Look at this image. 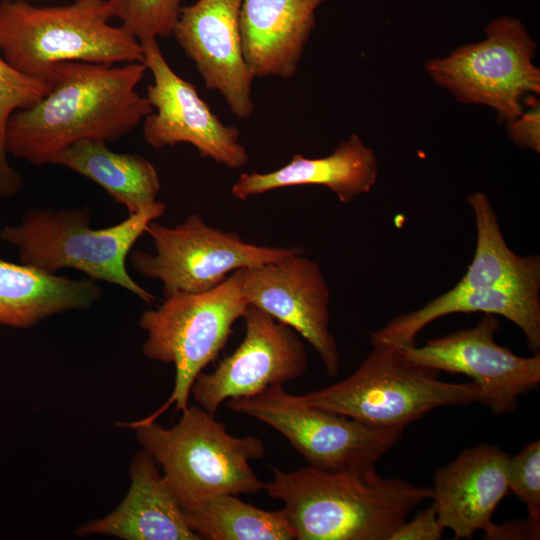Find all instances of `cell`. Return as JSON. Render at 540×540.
<instances>
[{"label":"cell","instance_id":"6da1fadb","mask_svg":"<svg viewBox=\"0 0 540 540\" xmlns=\"http://www.w3.org/2000/svg\"><path fill=\"white\" fill-rule=\"evenodd\" d=\"M146 71L143 62L56 63L46 77V94L11 115L6 153L33 165H46L77 141L119 140L153 111L136 90Z\"/></svg>","mask_w":540,"mask_h":540},{"label":"cell","instance_id":"7a4b0ae2","mask_svg":"<svg viewBox=\"0 0 540 540\" xmlns=\"http://www.w3.org/2000/svg\"><path fill=\"white\" fill-rule=\"evenodd\" d=\"M271 470L264 490L284 504L296 540H390L409 514L433 497L431 487L383 477L376 467Z\"/></svg>","mask_w":540,"mask_h":540},{"label":"cell","instance_id":"3957f363","mask_svg":"<svg viewBox=\"0 0 540 540\" xmlns=\"http://www.w3.org/2000/svg\"><path fill=\"white\" fill-rule=\"evenodd\" d=\"M179 421L165 428L155 421L130 424L142 449L161 468L163 481L182 508L219 494H253L264 483L250 461L265 455L255 436L236 437L202 407L187 405Z\"/></svg>","mask_w":540,"mask_h":540},{"label":"cell","instance_id":"277c9868","mask_svg":"<svg viewBox=\"0 0 540 540\" xmlns=\"http://www.w3.org/2000/svg\"><path fill=\"white\" fill-rule=\"evenodd\" d=\"M112 18L107 0H75L36 6L26 0L0 3V51L17 71L46 81L56 63L116 65L143 62L139 40Z\"/></svg>","mask_w":540,"mask_h":540},{"label":"cell","instance_id":"5b68a950","mask_svg":"<svg viewBox=\"0 0 540 540\" xmlns=\"http://www.w3.org/2000/svg\"><path fill=\"white\" fill-rule=\"evenodd\" d=\"M166 204L154 205L111 227L90 228L91 209L30 210L19 226H7L0 240L19 250L24 264L49 273L74 269L88 278L118 285L152 304L155 297L129 275L126 258L148 224L161 217Z\"/></svg>","mask_w":540,"mask_h":540},{"label":"cell","instance_id":"8992f818","mask_svg":"<svg viewBox=\"0 0 540 540\" xmlns=\"http://www.w3.org/2000/svg\"><path fill=\"white\" fill-rule=\"evenodd\" d=\"M438 374L408 359L400 348L375 345L345 379L299 398L371 427L402 430L433 409L482 402L473 381L443 382Z\"/></svg>","mask_w":540,"mask_h":540},{"label":"cell","instance_id":"52a82bcc","mask_svg":"<svg viewBox=\"0 0 540 540\" xmlns=\"http://www.w3.org/2000/svg\"><path fill=\"white\" fill-rule=\"evenodd\" d=\"M242 269L215 287L199 293L175 292L156 308L145 310L139 326L147 333L143 354L155 361L173 364L175 380L166 403L151 416L137 421H155L171 405L183 410L196 377L217 359L243 317L248 304L242 291Z\"/></svg>","mask_w":540,"mask_h":540},{"label":"cell","instance_id":"ba28073f","mask_svg":"<svg viewBox=\"0 0 540 540\" xmlns=\"http://www.w3.org/2000/svg\"><path fill=\"white\" fill-rule=\"evenodd\" d=\"M484 34L482 41L427 61L425 70L458 102L488 106L507 123L522 113L526 95L540 92L537 44L519 19L507 15L492 19Z\"/></svg>","mask_w":540,"mask_h":540},{"label":"cell","instance_id":"9c48e42d","mask_svg":"<svg viewBox=\"0 0 540 540\" xmlns=\"http://www.w3.org/2000/svg\"><path fill=\"white\" fill-rule=\"evenodd\" d=\"M230 410L255 418L282 434L308 466L326 471L376 467L400 440L402 429H382L303 403L282 384L229 399Z\"/></svg>","mask_w":540,"mask_h":540},{"label":"cell","instance_id":"30bf717a","mask_svg":"<svg viewBox=\"0 0 540 540\" xmlns=\"http://www.w3.org/2000/svg\"><path fill=\"white\" fill-rule=\"evenodd\" d=\"M146 233L153 240L155 253L132 251L130 262L141 275L161 281L164 297L175 292H204L238 269L277 262L304 252L297 246L247 243L235 232L207 225L197 213L176 227L153 220Z\"/></svg>","mask_w":540,"mask_h":540},{"label":"cell","instance_id":"8fae6325","mask_svg":"<svg viewBox=\"0 0 540 540\" xmlns=\"http://www.w3.org/2000/svg\"><path fill=\"white\" fill-rule=\"evenodd\" d=\"M143 63L153 76L146 99L153 111L143 121V138L154 149L191 144L201 157L230 169L249 163L240 132L227 126L200 97L195 85L180 77L169 65L155 38L139 40Z\"/></svg>","mask_w":540,"mask_h":540},{"label":"cell","instance_id":"7c38bea8","mask_svg":"<svg viewBox=\"0 0 540 540\" xmlns=\"http://www.w3.org/2000/svg\"><path fill=\"white\" fill-rule=\"evenodd\" d=\"M499 329L496 315L484 314L473 327L400 349L417 364L471 378L481 390V403L499 416L515 412L519 397L540 383V352L516 355L495 341Z\"/></svg>","mask_w":540,"mask_h":540},{"label":"cell","instance_id":"4fadbf2b","mask_svg":"<svg viewBox=\"0 0 540 540\" xmlns=\"http://www.w3.org/2000/svg\"><path fill=\"white\" fill-rule=\"evenodd\" d=\"M242 319L245 335L240 345L212 372L202 371L191 388L198 405L214 415L229 399L283 385L308 369L305 344L294 329L251 305Z\"/></svg>","mask_w":540,"mask_h":540},{"label":"cell","instance_id":"5bb4252c","mask_svg":"<svg viewBox=\"0 0 540 540\" xmlns=\"http://www.w3.org/2000/svg\"><path fill=\"white\" fill-rule=\"evenodd\" d=\"M303 253L243 268V296L248 305L265 311L310 343L326 373L334 377L340 355L329 329L330 290L319 264Z\"/></svg>","mask_w":540,"mask_h":540},{"label":"cell","instance_id":"9a60e30c","mask_svg":"<svg viewBox=\"0 0 540 540\" xmlns=\"http://www.w3.org/2000/svg\"><path fill=\"white\" fill-rule=\"evenodd\" d=\"M241 0H196L182 7L172 36L194 62L205 86L219 92L230 111L247 119L254 110L253 76L244 59Z\"/></svg>","mask_w":540,"mask_h":540},{"label":"cell","instance_id":"2e32d148","mask_svg":"<svg viewBox=\"0 0 540 540\" xmlns=\"http://www.w3.org/2000/svg\"><path fill=\"white\" fill-rule=\"evenodd\" d=\"M510 455L496 444L482 443L464 449L433 476V497L438 519L454 539H471L485 531L509 491Z\"/></svg>","mask_w":540,"mask_h":540},{"label":"cell","instance_id":"e0dca14e","mask_svg":"<svg viewBox=\"0 0 540 540\" xmlns=\"http://www.w3.org/2000/svg\"><path fill=\"white\" fill-rule=\"evenodd\" d=\"M327 1L241 0L242 48L254 79L295 76L316 25V12Z\"/></svg>","mask_w":540,"mask_h":540},{"label":"cell","instance_id":"ac0fdd59","mask_svg":"<svg viewBox=\"0 0 540 540\" xmlns=\"http://www.w3.org/2000/svg\"><path fill=\"white\" fill-rule=\"evenodd\" d=\"M129 490L110 514L75 529V535L123 540H201L166 487L160 467L144 449L132 459Z\"/></svg>","mask_w":540,"mask_h":540},{"label":"cell","instance_id":"d6986e66","mask_svg":"<svg viewBox=\"0 0 540 540\" xmlns=\"http://www.w3.org/2000/svg\"><path fill=\"white\" fill-rule=\"evenodd\" d=\"M493 314L518 326L533 354L540 352V293L521 289H472L454 286L423 307L392 318L370 333L372 346L405 348L416 344L418 333L431 322L455 313Z\"/></svg>","mask_w":540,"mask_h":540},{"label":"cell","instance_id":"ffe728a7","mask_svg":"<svg viewBox=\"0 0 540 540\" xmlns=\"http://www.w3.org/2000/svg\"><path fill=\"white\" fill-rule=\"evenodd\" d=\"M378 177V160L356 134L339 143L328 156L307 158L295 154L281 168L266 172L243 173L230 192L239 200L276 189L301 185L329 188L342 203L369 193Z\"/></svg>","mask_w":540,"mask_h":540},{"label":"cell","instance_id":"44dd1931","mask_svg":"<svg viewBox=\"0 0 540 540\" xmlns=\"http://www.w3.org/2000/svg\"><path fill=\"white\" fill-rule=\"evenodd\" d=\"M102 296L96 280L70 279L0 259V324L30 328L67 311L87 310Z\"/></svg>","mask_w":540,"mask_h":540},{"label":"cell","instance_id":"7402d4cb","mask_svg":"<svg viewBox=\"0 0 540 540\" xmlns=\"http://www.w3.org/2000/svg\"><path fill=\"white\" fill-rule=\"evenodd\" d=\"M52 164L64 166L95 182L129 214L154 205L161 184L157 169L143 156L116 153L107 142L84 139L59 152Z\"/></svg>","mask_w":540,"mask_h":540},{"label":"cell","instance_id":"603a6c76","mask_svg":"<svg viewBox=\"0 0 540 540\" xmlns=\"http://www.w3.org/2000/svg\"><path fill=\"white\" fill-rule=\"evenodd\" d=\"M475 219L476 248L456 286L521 289L540 293V256H520L507 245L490 199L482 192L467 197Z\"/></svg>","mask_w":540,"mask_h":540},{"label":"cell","instance_id":"cb8c5ba5","mask_svg":"<svg viewBox=\"0 0 540 540\" xmlns=\"http://www.w3.org/2000/svg\"><path fill=\"white\" fill-rule=\"evenodd\" d=\"M238 496L219 494L183 510L189 527L207 540H296L283 508L267 511Z\"/></svg>","mask_w":540,"mask_h":540},{"label":"cell","instance_id":"d4e9b609","mask_svg":"<svg viewBox=\"0 0 540 540\" xmlns=\"http://www.w3.org/2000/svg\"><path fill=\"white\" fill-rule=\"evenodd\" d=\"M48 89L47 81L20 73L0 56V197L15 195L23 185L21 176L7 162V123L15 111L34 105Z\"/></svg>","mask_w":540,"mask_h":540},{"label":"cell","instance_id":"484cf974","mask_svg":"<svg viewBox=\"0 0 540 540\" xmlns=\"http://www.w3.org/2000/svg\"><path fill=\"white\" fill-rule=\"evenodd\" d=\"M186 0H107L112 18L138 40L172 36Z\"/></svg>","mask_w":540,"mask_h":540},{"label":"cell","instance_id":"4316f807","mask_svg":"<svg viewBox=\"0 0 540 540\" xmlns=\"http://www.w3.org/2000/svg\"><path fill=\"white\" fill-rule=\"evenodd\" d=\"M509 490L527 507L528 515L540 518V441L535 440L510 456Z\"/></svg>","mask_w":540,"mask_h":540},{"label":"cell","instance_id":"83f0119b","mask_svg":"<svg viewBox=\"0 0 540 540\" xmlns=\"http://www.w3.org/2000/svg\"><path fill=\"white\" fill-rule=\"evenodd\" d=\"M434 502L419 511L413 519L408 518L396 529L390 540H439L443 535Z\"/></svg>","mask_w":540,"mask_h":540},{"label":"cell","instance_id":"f1b7e54d","mask_svg":"<svg viewBox=\"0 0 540 540\" xmlns=\"http://www.w3.org/2000/svg\"><path fill=\"white\" fill-rule=\"evenodd\" d=\"M510 140L521 149L540 152V105L523 110L516 118L505 123Z\"/></svg>","mask_w":540,"mask_h":540},{"label":"cell","instance_id":"f546056e","mask_svg":"<svg viewBox=\"0 0 540 540\" xmlns=\"http://www.w3.org/2000/svg\"><path fill=\"white\" fill-rule=\"evenodd\" d=\"M485 539L515 540L539 539L540 518L527 516L523 520H508L502 524L491 523L484 531Z\"/></svg>","mask_w":540,"mask_h":540}]
</instances>
